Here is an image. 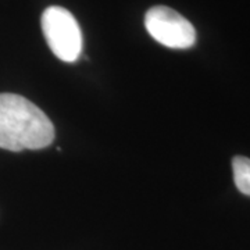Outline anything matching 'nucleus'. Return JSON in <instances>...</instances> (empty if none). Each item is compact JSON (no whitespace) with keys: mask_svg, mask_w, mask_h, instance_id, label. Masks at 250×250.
Masks as SVG:
<instances>
[{"mask_svg":"<svg viewBox=\"0 0 250 250\" xmlns=\"http://www.w3.org/2000/svg\"><path fill=\"white\" fill-rule=\"evenodd\" d=\"M54 135L52 121L36 104L16 93H0V149L39 150Z\"/></svg>","mask_w":250,"mask_h":250,"instance_id":"nucleus-1","label":"nucleus"},{"mask_svg":"<svg viewBox=\"0 0 250 250\" xmlns=\"http://www.w3.org/2000/svg\"><path fill=\"white\" fill-rule=\"evenodd\" d=\"M42 31L53 54L62 62H74L82 52V32L68 10L52 6L42 14Z\"/></svg>","mask_w":250,"mask_h":250,"instance_id":"nucleus-2","label":"nucleus"},{"mask_svg":"<svg viewBox=\"0 0 250 250\" xmlns=\"http://www.w3.org/2000/svg\"><path fill=\"white\" fill-rule=\"evenodd\" d=\"M145 27L154 41L170 49H189L196 42L193 25L175 10L166 6L147 10Z\"/></svg>","mask_w":250,"mask_h":250,"instance_id":"nucleus-3","label":"nucleus"},{"mask_svg":"<svg viewBox=\"0 0 250 250\" xmlns=\"http://www.w3.org/2000/svg\"><path fill=\"white\" fill-rule=\"evenodd\" d=\"M233 181L243 195L250 196V159L236 156L232 160Z\"/></svg>","mask_w":250,"mask_h":250,"instance_id":"nucleus-4","label":"nucleus"}]
</instances>
